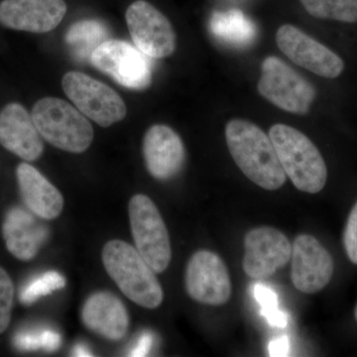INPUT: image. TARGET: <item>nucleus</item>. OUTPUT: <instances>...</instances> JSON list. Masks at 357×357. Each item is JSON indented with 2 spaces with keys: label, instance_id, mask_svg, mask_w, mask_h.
I'll return each instance as SVG.
<instances>
[{
  "label": "nucleus",
  "instance_id": "obj_16",
  "mask_svg": "<svg viewBox=\"0 0 357 357\" xmlns=\"http://www.w3.org/2000/svg\"><path fill=\"white\" fill-rule=\"evenodd\" d=\"M143 155L150 175L156 180L168 181L184 165L185 147L172 128L156 124L145 134Z\"/></svg>",
  "mask_w": 357,
  "mask_h": 357
},
{
  "label": "nucleus",
  "instance_id": "obj_30",
  "mask_svg": "<svg viewBox=\"0 0 357 357\" xmlns=\"http://www.w3.org/2000/svg\"><path fill=\"white\" fill-rule=\"evenodd\" d=\"M290 351V342L287 337L274 338L269 344L270 356H288Z\"/></svg>",
  "mask_w": 357,
  "mask_h": 357
},
{
  "label": "nucleus",
  "instance_id": "obj_17",
  "mask_svg": "<svg viewBox=\"0 0 357 357\" xmlns=\"http://www.w3.org/2000/svg\"><path fill=\"white\" fill-rule=\"evenodd\" d=\"M82 321L89 331L110 340L123 338L129 326L123 303L107 291L89 296L82 309Z\"/></svg>",
  "mask_w": 357,
  "mask_h": 357
},
{
  "label": "nucleus",
  "instance_id": "obj_20",
  "mask_svg": "<svg viewBox=\"0 0 357 357\" xmlns=\"http://www.w3.org/2000/svg\"><path fill=\"white\" fill-rule=\"evenodd\" d=\"M210 28L217 38L234 46H246L255 40L256 35L252 21L238 9L213 13Z\"/></svg>",
  "mask_w": 357,
  "mask_h": 357
},
{
  "label": "nucleus",
  "instance_id": "obj_11",
  "mask_svg": "<svg viewBox=\"0 0 357 357\" xmlns=\"http://www.w3.org/2000/svg\"><path fill=\"white\" fill-rule=\"evenodd\" d=\"M292 245L285 234L274 227L249 230L244 237L243 270L255 280H265L291 259Z\"/></svg>",
  "mask_w": 357,
  "mask_h": 357
},
{
  "label": "nucleus",
  "instance_id": "obj_6",
  "mask_svg": "<svg viewBox=\"0 0 357 357\" xmlns=\"http://www.w3.org/2000/svg\"><path fill=\"white\" fill-rule=\"evenodd\" d=\"M258 91L275 107L295 114H307L316 98L312 84L281 59L270 56L263 61Z\"/></svg>",
  "mask_w": 357,
  "mask_h": 357
},
{
  "label": "nucleus",
  "instance_id": "obj_10",
  "mask_svg": "<svg viewBox=\"0 0 357 357\" xmlns=\"http://www.w3.org/2000/svg\"><path fill=\"white\" fill-rule=\"evenodd\" d=\"M185 289L190 297L210 306H222L231 296L227 265L210 250L194 253L185 270Z\"/></svg>",
  "mask_w": 357,
  "mask_h": 357
},
{
  "label": "nucleus",
  "instance_id": "obj_31",
  "mask_svg": "<svg viewBox=\"0 0 357 357\" xmlns=\"http://www.w3.org/2000/svg\"><path fill=\"white\" fill-rule=\"evenodd\" d=\"M73 356H93L89 347L84 344H77L73 349Z\"/></svg>",
  "mask_w": 357,
  "mask_h": 357
},
{
  "label": "nucleus",
  "instance_id": "obj_32",
  "mask_svg": "<svg viewBox=\"0 0 357 357\" xmlns=\"http://www.w3.org/2000/svg\"><path fill=\"white\" fill-rule=\"evenodd\" d=\"M356 321H357V306H356Z\"/></svg>",
  "mask_w": 357,
  "mask_h": 357
},
{
  "label": "nucleus",
  "instance_id": "obj_28",
  "mask_svg": "<svg viewBox=\"0 0 357 357\" xmlns=\"http://www.w3.org/2000/svg\"><path fill=\"white\" fill-rule=\"evenodd\" d=\"M42 331L40 332H22L18 333L14 344L22 351H36L42 349Z\"/></svg>",
  "mask_w": 357,
  "mask_h": 357
},
{
  "label": "nucleus",
  "instance_id": "obj_18",
  "mask_svg": "<svg viewBox=\"0 0 357 357\" xmlns=\"http://www.w3.org/2000/svg\"><path fill=\"white\" fill-rule=\"evenodd\" d=\"M2 234L7 249L14 257L29 261L46 243L48 229L27 211L13 208L4 218Z\"/></svg>",
  "mask_w": 357,
  "mask_h": 357
},
{
  "label": "nucleus",
  "instance_id": "obj_8",
  "mask_svg": "<svg viewBox=\"0 0 357 357\" xmlns=\"http://www.w3.org/2000/svg\"><path fill=\"white\" fill-rule=\"evenodd\" d=\"M148 56L121 40H107L93 51V66L117 84L131 89H144L151 84V64Z\"/></svg>",
  "mask_w": 357,
  "mask_h": 357
},
{
  "label": "nucleus",
  "instance_id": "obj_1",
  "mask_svg": "<svg viewBox=\"0 0 357 357\" xmlns=\"http://www.w3.org/2000/svg\"><path fill=\"white\" fill-rule=\"evenodd\" d=\"M227 147L241 172L268 191L280 189L286 174L273 143L261 128L243 119H232L225 128Z\"/></svg>",
  "mask_w": 357,
  "mask_h": 357
},
{
  "label": "nucleus",
  "instance_id": "obj_13",
  "mask_svg": "<svg viewBox=\"0 0 357 357\" xmlns=\"http://www.w3.org/2000/svg\"><path fill=\"white\" fill-rule=\"evenodd\" d=\"M291 278L305 294L319 292L332 280L335 263L331 253L310 234H300L292 245Z\"/></svg>",
  "mask_w": 357,
  "mask_h": 357
},
{
  "label": "nucleus",
  "instance_id": "obj_22",
  "mask_svg": "<svg viewBox=\"0 0 357 357\" xmlns=\"http://www.w3.org/2000/svg\"><path fill=\"white\" fill-rule=\"evenodd\" d=\"M303 6L314 17L357 22V0H301Z\"/></svg>",
  "mask_w": 357,
  "mask_h": 357
},
{
  "label": "nucleus",
  "instance_id": "obj_2",
  "mask_svg": "<svg viewBox=\"0 0 357 357\" xmlns=\"http://www.w3.org/2000/svg\"><path fill=\"white\" fill-rule=\"evenodd\" d=\"M102 262L110 278L129 300L146 309H156L164 299L156 273L144 258L126 241L105 243Z\"/></svg>",
  "mask_w": 357,
  "mask_h": 357
},
{
  "label": "nucleus",
  "instance_id": "obj_7",
  "mask_svg": "<svg viewBox=\"0 0 357 357\" xmlns=\"http://www.w3.org/2000/svg\"><path fill=\"white\" fill-rule=\"evenodd\" d=\"M62 86L79 112L102 128H109L126 117L123 100L102 82L83 73L69 72L63 77Z\"/></svg>",
  "mask_w": 357,
  "mask_h": 357
},
{
  "label": "nucleus",
  "instance_id": "obj_12",
  "mask_svg": "<svg viewBox=\"0 0 357 357\" xmlns=\"http://www.w3.org/2000/svg\"><path fill=\"white\" fill-rule=\"evenodd\" d=\"M276 42L284 55L314 75L335 79L344 72V61L337 54L296 26H281L277 31Z\"/></svg>",
  "mask_w": 357,
  "mask_h": 357
},
{
  "label": "nucleus",
  "instance_id": "obj_14",
  "mask_svg": "<svg viewBox=\"0 0 357 357\" xmlns=\"http://www.w3.org/2000/svg\"><path fill=\"white\" fill-rule=\"evenodd\" d=\"M66 13L64 0H2L0 24L18 31L47 33L60 24Z\"/></svg>",
  "mask_w": 357,
  "mask_h": 357
},
{
  "label": "nucleus",
  "instance_id": "obj_26",
  "mask_svg": "<svg viewBox=\"0 0 357 357\" xmlns=\"http://www.w3.org/2000/svg\"><path fill=\"white\" fill-rule=\"evenodd\" d=\"M344 246L349 259L357 265V202L352 208L345 225Z\"/></svg>",
  "mask_w": 357,
  "mask_h": 357
},
{
  "label": "nucleus",
  "instance_id": "obj_25",
  "mask_svg": "<svg viewBox=\"0 0 357 357\" xmlns=\"http://www.w3.org/2000/svg\"><path fill=\"white\" fill-rule=\"evenodd\" d=\"M14 301V285L10 276L0 267V333L10 324Z\"/></svg>",
  "mask_w": 357,
  "mask_h": 357
},
{
  "label": "nucleus",
  "instance_id": "obj_5",
  "mask_svg": "<svg viewBox=\"0 0 357 357\" xmlns=\"http://www.w3.org/2000/svg\"><path fill=\"white\" fill-rule=\"evenodd\" d=\"M128 213L135 248L155 273H163L172 259V248L158 208L146 195L138 194L129 202Z\"/></svg>",
  "mask_w": 357,
  "mask_h": 357
},
{
  "label": "nucleus",
  "instance_id": "obj_19",
  "mask_svg": "<svg viewBox=\"0 0 357 357\" xmlns=\"http://www.w3.org/2000/svg\"><path fill=\"white\" fill-rule=\"evenodd\" d=\"M16 177L21 197L31 213L43 220H54L61 215L64 208L62 194L35 167L20 164Z\"/></svg>",
  "mask_w": 357,
  "mask_h": 357
},
{
  "label": "nucleus",
  "instance_id": "obj_3",
  "mask_svg": "<svg viewBox=\"0 0 357 357\" xmlns=\"http://www.w3.org/2000/svg\"><path fill=\"white\" fill-rule=\"evenodd\" d=\"M286 176L300 191L317 194L328 180L326 162L316 145L298 129L275 124L269 130Z\"/></svg>",
  "mask_w": 357,
  "mask_h": 357
},
{
  "label": "nucleus",
  "instance_id": "obj_29",
  "mask_svg": "<svg viewBox=\"0 0 357 357\" xmlns=\"http://www.w3.org/2000/svg\"><path fill=\"white\" fill-rule=\"evenodd\" d=\"M42 349L45 351L52 352L57 351L60 347L62 338H61L60 333L56 331L47 330L42 331Z\"/></svg>",
  "mask_w": 357,
  "mask_h": 357
},
{
  "label": "nucleus",
  "instance_id": "obj_4",
  "mask_svg": "<svg viewBox=\"0 0 357 357\" xmlns=\"http://www.w3.org/2000/svg\"><path fill=\"white\" fill-rule=\"evenodd\" d=\"M31 115L42 137L59 149L83 153L93 142V126L65 100L42 98L33 107Z\"/></svg>",
  "mask_w": 357,
  "mask_h": 357
},
{
  "label": "nucleus",
  "instance_id": "obj_23",
  "mask_svg": "<svg viewBox=\"0 0 357 357\" xmlns=\"http://www.w3.org/2000/svg\"><path fill=\"white\" fill-rule=\"evenodd\" d=\"M66 286V279L57 271H48L31 279L20 292V302L23 305H31L40 298L50 295Z\"/></svg>",
  "mask_w": 357,
  "mask_h": 357
},
{
  "label": "nucleus",
  "instance_id": "obj_21",
  "mask_svg": "<svg viewBox=\"0 0 357 357\" xmlns=\"http://www.w3.org/2000/svg\"><path fill=\"white\" fill-rule=\"evenodd\" d=\"M109 37V30L98 20H82L74 23L67 34L66 42L70 51L79 60H91L93 51Z\"/></svg>",
  "mask_w": 357,
  "mask_h": 357
},
{
  "label": "nucleus",
  "instance_id": "obj_24",
  "mask_svg": "<svg viewBox=\"0 0 357 357\" xmlns=\"http://www.w3.org/2000/svg\"><path fill=\"white\" fill-rule=\"evenodd\" d=\"M253 295L261 307V314L267 319L269 325L274 328H284L287 326L288 316L278 307V296L267 285L256 283L253 286Z\"/></svg>",
  "mask_w": 357,
  "mask_h": 357
},
{
  "label": "nucleus",
  "instance_id": "obj_9",
  "mask_svg": "<svg viewBox=\"0 0 357 357\" xmlns=\"http://www.w3.org/2000/svg\"><path fill=\"white\" fill-rule=\"evenodd\" d=\"M126 22L136 48L148 57L165 58L175 51L176 35L170 21L147 1L131 4Z\"/></svg>",
  "mask_w": 357,
  "mask_h": 357
},
{
  "label": "nucleus",
  "instance_id": "obj_15",
  "mask_svg": "<svg viewBox=\"0 0 357 357\" xmlns=\"http://www.w3.org/2000/svg\"><path fill=\"white\" fill-rule=\"evenodd\" d=\"M41 134L32 115L20 103H9L0 112V144L25 161H35L44 151Z\"/></svg>",
  "mask_w": 357,
  "mask_h": 357
},
{
  "label": "nucleus",
  "instance_id": "obj_27",
  "mask_svg": "<svg viewBox=\"0 0 357 357\" xmlns=\"http://www.w3.org/2000/svg\"><path fill=\"white\" fill-rule=\"evenodd\" d=\"M155 337L153 333L149 331H144L140 333L137 340L134 342L130 351H129V356L141 357L147 356L151 352L154 347Z\"/></svg>",
  "mask_w": 357,
  "mask_h": 357
}]
</instances>
